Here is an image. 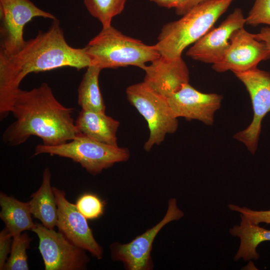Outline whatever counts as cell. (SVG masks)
<instances>
[{"label": "cell", "mask_w": 270, "mask_h": 270, "mask_svg": "<svg viewBox=\"0 0 270 270\" xmlns=\"http://www.w3.org/2000/svg\"><path fill=\"white\" fill-rule=\"evenodd\" d=\"M90 65L84 48H75L66 42L58 18L52 20L46 32L26 42L15 54H0V118L11 112L20 84L28 74L64 67L78 70Z\"/></svg>", "instance_id": "1"}, {"label": "cell", "mask_w": 270, "mask_h": 270, "mask_svg": "<svg viewBox=\"0 0 270 270\" xmlns=\"http://www.w3.org/2000/svg\"><path fill=\"white\" fill-rule=\"evenodd\" d=\"M73 112L56 100L47 83L29 90L20 89L11 111L15 120L4 131L2 140L16 146L36 136L46 146L66 143L80 134L72 117Z\"/></svg>", "instance_id": "2"}, {"label": "cell", "mask_w": 270, "mask_h": 270, "mask_svg": "<svg viewBox=\"0 0 270 270\" xmlns=\"http://www.w3.org/2000/svg\"><path fill=\"white\" fill-rule=\"evenodd\" d=\"M234 0H204L178 20L164 25L155 44L160 56L182 57L186 48L194 44L212 28Z\"/></svg>", "instance_id": "3"}, {"label": "cell", "mask_w": 270, "mask_h": 270, "mask_svg": "<svg viewBox=\"0 0 270 270\" xmlns=\"http://www.w3.org/2000/svg\"><path fill=\"white\" fill-rule=\"evenodd\" d=\"M84 48L90 59V65L101 70L129 66L143 69L146 62L160 56L155 44L148 45L127 36L112 25L102 27Z\"/></svg>", "instance_id": "4"}, {"label": "cell", "mask_w": 270, "mask_h": 270, "mask_svg": "<svg viewBox=\"0 0 270 270\" xmlns=\"http://www.w3.org/2000/svg\"><path fill=\"white\" fill-rule=\"evenodd\" d=\"M42 154L70 158L93 175L100 174L115 163L126 161L130 157L126 148L104 144L82 134L56 146L37 145L34 154Z\"/></svg>", "instance_id": "5"}, {"label": "cell", "mask_w": 270, "mask_h": 270, "mask_svg": "<svg viewBox=\"0 0 270 270\" xmlns=\"http://www.w3.org/2000/svg\"><path fill=\"white\" fill-rule=\"evenodd\" d=\"M128 100L146 121L149 137L144 144L146 151L160 144L167 134L176 132L178 118L174 115L168 98L159 94L144 82L135 84L126 89Z\"/></svg>", "instance_id": "6"}, {"label": "cell", "mask_w": 270, "mask_h": 270, "mask_svg": "<svg viewBox=\"0 0 270 270\" xmlns=\"http://www.w3.org/2000/svg\"><path fill=\"white\" fill-rule=\"evenodd\" d=\"M36 17L57 18L30 0H0V54L10 56L20 50L26 42L24 27Z\"/></svg>", "instance_id": "7"}, {"label": "cell", "mask_w": 270, "mask_h": 270, "mask_svg": "<svg viewBox=\"0 0 270 270\" xmlns=\"http://www.w3.org/2000/svg\"><path fill=\"white\" fill-rule=\"evenodd\" d=\"M234 74L248 92L254 112L251 123L244 130L236 133L234 138L244 144L254 154L261 132L262 120L270 112V72L256 68Z\"/></svg>", "instance_id": "8"}, {"label": "cell", "mask_w": 270, "mask_h": 270, "mask_svg": "<svg viewBox=\"0 0 270 270\" xmlns=\"http://www.w3.org/2000/svg\"><path fill=\"white\" fill-rule=\"evenodd\" d=\"M39 240L38 250L46 270H82L89 258L84 250L74 245L60 232L36 223L32 230Z\"/></svg>", "instance_id": "9"}, {"label": "cell", "mask_w": 270, "mask_h": 270, "mask_svg": "<svg viewBox=\"0 0 270 270\" xmlns=\"http://www.w3.org/2000/svg\"><path fill=\"white\" fill-rule=\"evenodd\" d=\"M183 216V212L177 206L176 200L170 199L166 213L159 223L129 243L121 244L116 242L111 244L112 259L122 261L128 270H150L152 267L150 253L156 236L168 223L178 220Z\"/></svg>", "instance_id": "10"}, {"label": "cell", "mask_w": 270, "mask_h": 270, "mask_svg": "<svg viewBox=\"0 0 270 270\" xmlns=\"http://www.w3.org/2000/svg\"><path fill=\"white\" fill-rule=\"evenodd\" d=\"M270 58V49L266 44L242 28L234 32L228 48L212 68L218 72H242L256 68L260 62Z\"/></svg>", "instance_id": "11"}, {"label": "cell", "mask_w": 270, "mask_h": 270, "mask_svg": "<svg viewBox=\"0 0 270 270\" xmlns=\"http://www.w3.org/2000/svg\"><path fill=\"white\" fill-rule=\"evenodd\" d=\"M57 205L56 226L58 231L78 247L88 251L98 259L102 257V248L96 240L86 218L79 212L76 204L68 202L65 192L52 187Z\"/></svg>", "instance_id": "12"}, {"label": "cell", "mask_w": 270, "mask_h": 270, "mask_svg": "<svg viewBox=\"0 0 270 270\" xmlns=\"http://www.w3.org/2000/svg\"><path fill=\"white\" fill-rule=\"evenodd\" d=\"M245 24L246 18L242 10L234 9L218 27L212 28L194 43L186 56L204 63L218 62L228 48L234 32L244 28Z\"/></svg>", "instance_id": "13"}, {"label": "cell", "mask_w": 270, "mask_h": 270, "mask_svg": "<svg viewBox=\"0 0 270 270\" xmlns=\"http://www.w3.org/2000/svg\"><path fill=\"white\" fill-rule=\"evenodd\" d=\"M222 99L220 94L202 92L188 83L168 98L176 118L198 120L206 125L213 124L214 114L220 108Z\"/></svg>", "instance_id": "14"}, {"label": "cell", "mask_w": 270, "mask_h": 270, "mask_svg": "<svg viewBox=\"0 0 270 270\" xmlns=\"http://www.w3.org/2000/svg\"><path fill=\"white\" fill-rule=\"evenodd\" d=\"M142 69L144 82L153 90L168 98L188 83L189 71L182 57L169 58L160 56Z\"/></svg>", "instance_id": "15"}, {"label": "cell", "mask_w": 270, "mask_h": 270, "mask_svg": "<svg viewBox=\"0 0 270 270\" xmlns=\"http://www.w3.org/2000/svg\"><path fill=\"white\" fill-rule=\"evenodd\" d=\"M75 124L80 134L104 144L118 146L116 132L120 123L105 112L82 110Z\"/></svg>", "instance_id": "16"}, {"label": "cell", "mask_w": 270, "mask_h": 270, "mask_svg": "<svg viewBox=\"0 0 270 270\" xmlns=\"http://www.w3.org/2000/svg\"><path fill=\"white\" fill-rule=\"evenodd\" d=\"M51 172L44 169L40 188L31 196L28 202L30 212L42 225L50 229L56 225L58 212L55 196L51 186Z\"/></svg>", "instance_id": "17"}, {"label": "cell", "mask_w": 270, "mask_h": 270, "mask_svg": "<svg viewBox=\"0 0 270 270\" xmlns=\"http://www.w3.org/2000/svg\"><path fill=\"white\" fill-rule=\"evenodd\" d=\"M240 218V224L234 226L229 230L232 236L238 237L240 240L234 260L241 258L244 261L257 260L260 258L256 252L257 246L262 242L270 241V230L252 223L242 214Z\"/></svg>", "instance_id": "18"}, {"label": "cell", "mask_w": 270, "mask_h": 270, "mask_svg": "<svg viewBox=\"0 0 270 270\" xmlns=\"http://www.w3.org/2000/svg\"><path fill=\"white\" fill-rule=\"evenodd\" d=\"M0 206V218L12 237L26 230H32L35 226L28 202H20L1 192Z\"/></svg>", "instance_id": "19"}, {"label": "cell", "mask_w": 270, "mask_h": 270, "mask_svg": "<svg viewBox=\"0 0 270 270\" xmlns=\"http://www.w3.org/2000/svg\"><path fill=\"white\" fill-rule=\"evenodd\" d=\"M101 70L90 65L83 75L78 89V102L82 110L105 112L106 106L98 81Z\"/></svg>", "instance_id": "20"}, {"label": "cell", "mask_w": 270, "mask_h": 270, "mask_svg": "<svg viewBox=\"0 0 270 270\" xmlns=\"http://www.w3.org/2000/svg\"><path fill=\"white\" fill-rule=\"evenodd\" d=\"M126 0H84L89 13L98 19L102 27L111 26L112 18L124 10Z\"/></svg>", "instance_id": "21"}, {"label": "cell", "mask_w": 270, "mask_h": 270, "mask_svg": "<svg viewBox=\"0 0 270 270\" xmlns=\"http://www.w3.org/2000/svg\"><path fill=\"white\" fill-rule=\"evenodd\" d=\"M31 238L26 232L12 237L10 256L4 266L5 270H28L26 250Z\"/></svg>", "instance_id": "22"}, {"label": "cell", "mask_w": 270, "mask_h": 270, "mask_svg": "<svg viewBox=\"0 0 270 270\" xmlns=\"http://www.w3.org/2000/svg\"><path fill=\"white\" fill-rule=\"evenodd\" d=\"M76 206L79 212L86 218L94 220L104 212V204L96 194L86 193L77 200Z\"/></svg>", "instance_id": "23"}, {"label": "cell", "mask_w": 270, "mask_h": 270, "mask_svg": "<svg viewBox=\"0 0 270 270\" xmlns=\"http://www.w3.org/2000/svg\"><path fill=\"white\" fill-rule=\"evenodd\" d=\"M246 24L252 26L266 24L270 26V0H256L246 18Z\"/></svg>", "instance_id": "24"}, {"label": "cell", "mask_w": 270, "mask_h": 270, "mask_svg": "<svg viewBox=\"0 0 270 270\" xmlns=\"http://www.w3.org/2000/svg\"><path fill=\"white\" fill-rule=\"evenodd\" d=\"M228 206L230 210L240 212L254 224H258L262 222L270 224V210H254L246 207H240L233 204H229Z\"/></svg>", "instance_id": "25"}, {"label": "cell", "mask_w": 270, "mask_h": 270, "mask_svg": "<svg viewBox=\"0 0 270 270\" xmlns=\"http://www.w3.org/2000/svg\"><path fill=\"white\" fill-rule=\"evenodd\" d=\"M12 236L6 228L0 232V270H3L10 252Z\"/></svg>", "instance_id": "26"}, {"label": "cell", "mask_w": 270, "mask_h": 270, "mask_svg": "<svg viewBox=\"0 0 270 270\" xmlns=\"http://www.w3.org/2000/svg\"><path fill=\"white\" fill-rule=\"evenodd\" d=\"M254 35L256 39L264 42L270 49V26L262 28L259 32Z\"/></svg>", "instance_id": "27"}, {"label": "cell", "mask_w": 270, "mask_h": 270, "mask_svg": "<svg viewBox=\"0 0 270 270\" xmlns=\"http://www.w3.org/2000/svg\"><path fill=\"white\" fill-rule=\"evenodd\" d=\"M158 6L166 8H176L178 5V0H150Z\"/></svg>", "instance_id": "28"}, {"label": "cell", "mask_w": 270, "mask_h": 270, "mask_svg": "<svg viewBox=\"0 0 270 270\" xmlns=\"http://www.w3.org/2000/svg\"><path fill=\"white\" fill-rule=\"evenodd\" d=\"M190 0H178V5L176 8V12L178 15H182L184 10Z\"/></svg>", "instance_id": "29"}, {"label": "cell", "mask_w": 270, "mask_h": 270, "mask_svg": "<svg viewBox=\"0 0 270 270\" xmlns=\"http://www.w3.org/2000/svg\"><path fill=\"white\" fill-rule=\"evenodd\" d=\"M204 0H190V1L187 4L186 6L184 12L182 15L185 14L187 12H188L190 9H191L192 7L196 5L197 4H199L200 2H202Z\"/></svg>", "instance_id": "30"}]
</instances>
